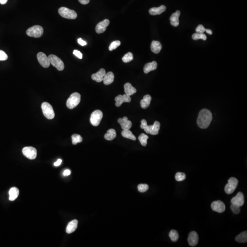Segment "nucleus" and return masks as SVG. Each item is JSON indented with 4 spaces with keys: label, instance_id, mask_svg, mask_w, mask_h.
<instances>
[{
    "label": "nucleus",
    "instance_id": "f257e3e1",
    "mask_svg": "<svg viewBox=\"0 0 247 247\" xmlns=\"http://www.w3.org/2000/svg\"><path fill=\"white\" fill-rule=\"evenodd\" d=\"M212 120L211 113L207 109H203L200 112L197 123L201 129H206L209 127Z\"/></svg>",
    "mask_w": 247,
    "mask_h": 247
},
{
    "label": "nucleus",
    "instance_id": "f03ea898",
    "mask_svg": "<svg viewBox=\"0 0 247 247\" xmlns=\"http://www.w3.org/2000/svg\"><path fill=\"white\" fill-rule=\"evenodd\" d=\"M81 95L78 92H74L71 94L66 102V106L69 109H73L76 107L80 103Z\"/></svg>",
    "mask_w": 247,
    "mask_h": 247
},
{
    "label": "nucleus",
    "instance_id": "7ed1b4c3",
    "mask_svg": "<svg viewBox=\"0 0 247 247\" xmlns=\"http://www.w3.org/2000/svg\"><path fill=\"white\" fill-rule=\"evenodd\" d=\"M59 14L64 18L69 19H75L77 17L76 12L65 7H62L58 10Z\"/></svg>",
    "mask_w": 247,
    "mask_h": 247
},
{
    "label": "nucleus",
    "instance_id": "20e7f679",
    "mask_svg": "<svg viewBox=\"0 0 247 247\" xmlns=\"http://www.w3.org/2000/svg\"><path fill=\"white\" fill-rule=\"evenodd\" d=\"M43 33V29L41 26L39 25H35L30 27L27 30V35L31 37L38 38L42 36Z\"/></svg>",
    "mask_w": 247,
    "mask_h": 247
},
{
    "label": "nucleus",
    "instance_id": "39448f33",
    "mask_svg": "<svg viewBox=\"0 0 247 247\" xmlns=\"http://www.w3.org/2000/svg\"><path fill=\"white\" fill-rule=\"evenodd\" d=\"M43 115L47 119L52 120L54 117V113L52 106L47 102H43L41 105Z\"/></svg>",
    "mask_w": 247,
    "mask_h": 247
},
{
    "label": "nucleus",
    "instance_id": "423d86ee",
    "mask_svg": "<svg viewBox=\"0 0 247 247\" xmlns=\"http://www.w3.org/2000/svg\"><path fill=\"white\" fill-rule=\"evenodd\" d=\"M48 57L51 64L55 67L58 71H62L64 70L65 68L64 64L58 56L54 54H50Z\"/></svg>",
    "mask_w": 247,
    "mask_h": 247
},
{
    "label": "nucleus",
    "instance_id": "0eeeda50",
    "mask_svg": "<svg viewBox=\"0 0 247 247\" xmlns=\"http://www.w3.org/2000/svg\"><path fill=\"white\" fill-rule=\"evenodd\" d=\"M238 184V181L234 177H231L228 180V183L225 187V191L227 194L234 193Z\"/></svg>",
    "mask_w": 247,
    "mask_h": 247
},
{
    "label": "nucleus",
    "instance_id": "6e6552de",
    "mask_svg": "<svg viewBox=\"0 0 247 247\" xmlns=\"http://www.w3.org/2000/svg\"><path fill=\"white\" fill-rule=\"evenodd\" d=\"M103 112L100 110H96L92 114L90 117L91 123L94 126H98L103 118Z\"/></svg>",
    "mask_w": 247,
    "mask_h": 247
},
{
    "label": "nucleus",
    "instance_id": "1a4fd4ad",
    "mask_svg": "<svg viewBox=\"0 0 247 247\" xmlns=\"http://www.w3.org/2000/svg\"><path fill=\"white\" fill-rule=\"evenodd\" d=\"M22 152L23 154L29 159H35L36 158L37 152V150L33 147H25L23 148Z\"/></svg>",
    "mask_w": 247,
    "mask_h": 247
},
{
    "label": "nucleus",
    "instance_id": "9d476101",
    "mask_svg": "<svg viewBox=\"0 0 247 247\" xmlns=\"http://www.w3.org/2000/svg\"><path fill=\"white\" fill-rule=\"evenodd\" d=\"M37 57L39 62L42 66L44 68H48L50 66L51 63L49 57H47L45 54L43 52L38 53Z\"/></svg>",
    "mask_w": 247,
    "mask_h": 247
},
{
    "label": "nucleus",
    "instance_id": "9b49d317",
    "mask_svg": "<svg viewBox=\"0 0 247 247\" xmlns=\"http://www.w3.org/2000/svg\"><path fill=\"white\" fill-rule=\"evenodd\" d=\"M211 208L214 211L221 213L225 211L226 206L223 201L221 200H216L213 201L211 203Z\"/></svg>",
    "mask_w": 247,
    "mask_h": 247
},
{
    "label": "nucleus",
    "instance_id": "f8f14e48",
    "mask_svg": "<svg viewBox=\"0 0 247 247\" xmlns=\"http://www.w3.org/2000/svg\"><path fill=\"white\" fill-rule=\"evenodd\" d=\"M245 203V197L244 194L241 192H238L237 196L231 200V203L234 205L241 207Z\"/></svg>",
    "mask_w": 247,
    "mask_h": 247
},
{
    "label": "nucleus",
    "instance_id": "ddd939ff",
    "mask_svg": "<svg viewBox=\"0 0 247 247\" xmlns=\"http://www.w3.org/2000/svg\"><path fill=\"white\" fill-rule=\"evenodd\" d=\"M115 105L117 107H120L124 103H129L131 101V99L130 96L124 94L123 95H119L115 98Z\"/></svg>",
    "mask_w": 247,
    "mask_h": 247
},
{
    "label": "nucleus",
    "instance_id": "4468645a",
    "mask_svg": "<svg viewBox=\"0 0 247 247\" xmlns=\"http://www.w3.org/2000/svg\"><path fill=\"white\" fill-rule=\"evenodd\" d=\"M199 236L197 233L195 231H192L189 233L188 238V242L189 245L192 247L196 246L198 243Z\"/></svg>",
    "mask_w": 247,
    "mask_h": 247
},
{
    "label": "nucleus",
    "instance_id": "2eb2a0df",
    "mask_svg": "<svg viewBox=\"0 0 247 247\" xmlns=\"http://www.w3.org/2000/svg\"><path fill=\"white\" fill-rule=\"evenodd\" d=\"M110 21L107 19L99 23L95 28L96 33L100 34L105 32L107 27L110 24Z\"/></svg>",
    "mask_w": 247,
    "mask_h": 247
},
{
    "label": "nucleus",
    "instance_id": "dca6fc26",
    "mask_svg": "<svg viewBox=\"0 0 247 247\" xmlns=\"http://www.w3.org/2000/svg\"><path fill=\"white\" fill-rule=\"evenodd\" d=\"M105 74H106L105 70L103 68H102L97 73L92 75V79L97 82H100L103 81V77Z\"/></svg>",
    "mask_w": 247,
    "mask_h": 247
},
{
    "label": "nucleus",
    "instance_id": "f3484780",
    "mask_svg": "<svg viewBox=\"0 0 247 247\" xmlns=\"http://www.w3.org/2000/svg\"><path fill=\"white\" fill-rule=\"evenodd\" d=\"M118 122L123 130L129 129L132 126V122L128 120L127 117H124L123 118H120L118 119Z\"/></svg>",
    "mask_w": 247,
    "mask_h": 247
},
{
    "label": "nucleus",
    "instance_id": "a211bd4d",
    "mask_svg": "<svg viewBox=\"0 0 247 247\" xmlns=\"http://www.w3.org/2000/svg\"><path fill=\"white\" fill-rule=\"evenodd\" d=\"M180 15V11H177L174 13L170 17V23L173 26L175 27L178 26L179 25V17Z\"/></svg>",
    "mask_w": 247,
    "mask_h": 247
},
{
    "label": "nucleus",
    "instance_id": "6ab92c4d",
    "mask_svg": "<svg viewBox=\"0 0 247 247\" xmlns=\"http://www.w3.org/2000/svg\"><path fill=\"white\" fill-rule=\"evenodd\" d=\"M78 223V222L77 220H74L70 222L66 227V233L68 234L73 233L77 228Z\"/></svg>",
    "mask_w": 247,
    "mask_h": 247
},
{
    "label": "nucleus",
    "instance_id": "aec40b11",
    "mask_svg": "<svg viewBox=\"0 0 247 247\" xmlns=\"http://www.w3.org/2000/svg\"><path fill=\"white\" fill-rule=\"evenodd\" d=\"M166 7L164 5H162L159 7H153L151 8L149 12L152 15H157L162 13L166 11Z\"/></svg>",
    "mask_w": 247,
    "mask_h": 247
},
{
    "label": "nucleus",
    "instance_id": "412c9836",
    "mask_svg": "<svg viewBox=\"0 0 247 247\" xmlns=\"http://www.w3.org/2000/svg\"><path fill=\"white\" fill-rule=\"evenodd\" d=\"M158 64L157 62L153 61L152 62L148 63L145 65L144 67V72L145 73L148 74L152 71H154L157 68Z\"/></svg>",
    "mask_w": 247,
    "mask_h": 247
},
{
    "label": "nucleus",
    "instance_id": "4be33fe9",
    "mask_svg": "<svg viewBox=\"0 0 247 247\" xmlns=\"http://www.w3.org/2000/svg\"><path fill=\"white\" fill-rule=\"evenodd\" d=\"M125 92L126 94L130 96L137 92V89L130 83H126L124 85Z\"/></svg>",
    "mask_w": 247,
    "mask_h": 247
},
{
    "label": "nucleus",
    "instance_id": "5701e85b",
    "mask_svg": "<svg viewBox=\"0 0 247 247\" xmlns=\"http://www.w3.org/2000/svg\"><path fill=\"white\" fill-rule=\"evenodd\" d=\"M162 48V45L159 41H152L151 45V49L154 53L159 54Z\"/></svg>",
    "mask_w": 247,
    "mask_h": 247
},
{
    "label": "nucleus",
    "instance_id": "b1692460",
    "mask_svg": "<svg viewBox=\"0 0 247 247\" xmlns=\"http://www.w3.org/2000/svg\"><path fill=\"white\" fill-rule=\"evenodd\" d=\"M114 76L112 72H110L106 73L103 77V83L105 85H109L111 84L114 81Z\"/></svg>",
    "mask_w": 247,
    "mask_h": 247
},
{
    "label": "nucleus",
    "instance_id": "393cba45",
    "mask_svg": "<svg viewBox=\"0 0 247 247\" xmlns=\"http://www.w3.org/2000/svg\"><path fill=\"white\" fill-rule=\"evenodd\" d=\"M19 189L16 187H13L9 191V200L14 201L19 196Z\"/></svg>",
    "mask_w": 247,
    "mask_h": 247
},
{
    "label": "nucleus",
    "instance_id": "a878e982",
    "mask_svg": "<svg viewBox=\"0 0 247 247\" xmlns=\"http://www.w3.org/2000/svg\"><path fill=\"white\" fill-rule=\"evenodd\" d=\"M152 100L151 96L150 95H146L143 97V99L140 101V106L142 109H147L150 104Z\"/></svg>",
    "mask_w": 247,
    "mask_h": 247
},
{
    "label": "nucleus",
    "instance_id": "bb28decb",
    "mask_svg": "<svg viewBox=\"0 0 247 247\" xmlns=\"http://www.w3.org/2000/svg\"><path fill=\"white\" fill-rule=\"evenodd\" d=\"M116 137V132L115 129H110L107 131L104 135V138L108 140H112Z\"/></svg>",
    "mask_w": 247,
    "mask_h": 247
},
{
    "label": "nucleus",
    "instance_id": "cd10ccee",
    "mask_svg": "<svg viewBox=\"0 0 247 247\" xmlns=\"http://www.w3.org/2000/svg\"><path fill=\"white\" fill-rule=\"evenodd\" d=\"M235 240L237 242L240 243H246L247 241V231L242 232L240 234L238 235L235 238Z\"/></svg>",
    "mask_w": 247,
    "mask_h": 247
},
{
    "label": "nucleus",
    "instance_id": "c85d7f7f",
    "mask_svg": "<svg viewBox=\"0 0 247 247\" xmlns=\"http://www.w3.org/2000/svg\"><path fill=\"white\" fill-rule=\"evenodd\" d=\"M160 127V123L158 121H156L154 124L152 125V127L150 134L152 135H158L159 133Z\"/></svg>",
    "mask_w": 247,
    "mask_h": 247
},
{
    "label": "nucleus",
    "instance_id": "c756f323",
    "mask_svg": "<svg viewBox=\"0 0 247 247\" xmlns=\"http://www.w3.org/2000/svg\"><path fill=\"white\" fill-rule=\"evenodd\" d=\"M122 136L126 138L132 140H136V137H135L133 133H132L131 131L129 129H126V130H123L122 132Z\"/></svg>",
    "mask_w": 247,
    "mask_h": 247
},
{
    "label": "nucleus",
    "instance_id": "7c9ffc66",
    "mask_svg": "<svg viewBox=\"0 0 247 247\" xmlns=\"http://www.w3.org/2000/svg\"><path fill=\"white\" fill-rule=\"evenodd\" d=\"M152 125H148L147 124V121L145 120H142L141 121V125H140V128L142 129H144V131L150 134L151 130Z\"/></svg>",
    "mask_w": 247,
    "mask_h": 247
},
{
    "label": "nucleus",
    "instance_id": "2f4dec72",
    "mask_svg": "<svg viewBox=\"0 0 247 247\" xmlns=\"http://www.w3.org/2000/svg\"><path fill=\"white\" fill-rule=\"evenodd\" d=\"M170 239L173 242H176L179 238V235L177 231L175 230H172L169 234Z\"/></svg>",
    "mask_w": 247,
    "mask_h": 247
},
{
    "label": "nucleus",
    "instance_id": "473e14b6",
    "mask_svg": "<svg viewBox=\"0 0 247 247\" xmlns=\"http://www.w3.org/2000/svg\"><path fill=\"white\" fill-rule=\"evenodd\" d=\"M148 137L147 135L142 133L139 137L138 139L141 145L144 146V147H146L147 146V143H148L147 140H148Z\"/></svg>",
    "mask_w": 247,
    "mask_h": 247
},
{
    "label": "nucleus",
    "instance_id": "72a5a7b5",
    "mask_svg": "<svg viewBox=\"0 0 247 247\" xmlns=\"http://www.w3.org/2000/svg\"><path fill=\"white\" fill-rule=\"evenodd\" d=\"M72 141L73 145H77L78 143H80L82 141V138L80 135L78 134H73L72 136Z\"/></svg>",
    "mask_w": 247,
    "mask_h": 247
},
{
    "label": "nucleus",
    "instance_id": "f704fd0d",
    "mask_svg": "<svg viewBox=\"0 0 247 247\" xmlns=\"http://www.w3.org/2000/svg\"><path fill=\"white\" fill-rule=\"evenodd\" d=\"M133 59H134V57H133V54L131 52H128L123 57L122 61L124 62L128 63L131 62L133 60Z\"/></svg>",
    "mask_w": 247,
    "mask_h": 247
},
{
    "label": "nucleus",
    "instance_id": "c9c22d12",
    "mask_svg": "<svg viewBox=\"0 0 247 247\" xmlns=\"http://www.w3.org/2000/svg\"><path fill=\"white\" fill-rule=\"evenodd\" d=\"M192 39L194 40H196L198 39H201L204 40H206L207 39L206 35L203 34H199V33H195L192 36Z\"/></svg>",
    "mask_w": 247,
    "mask_h": 247
},
{
    "label": "nucleus",
    "instance_id": "e433bc0d",
    "mask_svg": "<svg viewBox=\"0 0 247 247\" xmlns=\"http://www.w3.org/2000/svg\"><path fill=\"white\" fill-rule=\"evenodd\" d=\"M121 41L119 40H116L112 42L111 44H110V46L109 47V50L110 51H112L113 50H115L117 47H119L121 45Z\"/></svg>",
    "mask_w": 247,
    "mask_h": 247
},
{
    "label": "nucleus",
    "instance_id": "4c0bfd02",
    "mask_svg": "<svg viewBox=\"0 0 247 247\" xmlns=\"http://www.w3.org/2000/svg\"><path fill=\"white\" fill-rule=\"evenodd\" d=\"M176 180L177 181H182L185 180L186 178V175L185 173H181V172H178L176 174L175 176Z\"/></svg>",
    "mask_w": 247,
    "mask_h": 247
},
{
    "label": "nucleus",
    "instance_id": "58836bf2",
    "mask_svg": "<svg viewBox=\"0 0 247 247\" xmlns=\"http://www.w3.org/2000/svg\"><path fill=\"white\" fill-rule=\"evenodd\" d=\"M139 191L143 193L146 192L149 189V186L147 184H140L138 186Z\"/></svg>",
    "mask_w": 247,
    "mask_h": 247
},
{
    "label": "nucleus",
    "instance_id": "ea45409f",
    "mask_svg": "<svg viewBox=\"0 0 247 247\" xmlns=\"http://www.w3.org/2000/svg\"><path fill=\"white\" fill-rule=\"evenodd\" d=\"M231 209L232 211L236 214H239L240 213V211H241L240 207L233 204L231 205Z\"/></svg>",
    "mask_w": 247,
    "mask_h": 247
},
{
    "label": "nucleus",
    "instance_id": "a19ab883",
    "mask_svg": "<svg viewBox=\"0 0 247 247\" xmlns=\"http://www.w3.org/2000/svg\"><path fill=\"white\" fill-rule=\"evenodd\" d=\"M206 29L202 25L200 24L196 28V33L203 34L206 31Z\"/></svg>",
    "mask_w": 247,
    "mask_h": 247
},
{
    "label": "nucleus",
    "instance_id": "79ce46f5",
    "mask_svg": "<svg viewBox=\"0 0 247 247\" xmlns=\"http://www.w3.org/2000/svg\"><path fill=\"white\" fill-rule=\"evenodd\" d=\"M8 59V55L4 51L0 50V61H6Z\"/></svg>",
    "mask_w": 247,
    "mask_h": 247
},
{
    "label": "nucleus",
    "instance_id": "37998d69",
    "mask_svg": "<svg viewBox=\"0 0 247 247\" xmlns=\"http://www.w3.org/2000/svg\"><path fill=\"white\" fill-rule=\"evenodd\" d=\"M73 54L79 59H82V54L80 51L76 50H74L73 51Z\"/></svg>",
    "mask_w": 247,
    "mask_h": 247
},
{
    "label": "nucleus",
    "instance_id": "c03bdc74",
    "mask_svg": "<svg viewBox=\"0 0 247 247\" xmlns=\"http://www.w3.org/2000/svg\"><path fill=\"white\" fill-rule=\"evenodd\" d=\"M77 41H78V43L82 46H85V45H87V42L84 40H82L81 38L78 39Z\"/></svg>",
    "mask_w": 247,
    "mask_h": 247
},
{
    "label": "nucleus",
    "instance_id": "a18cd8bd",
    "mask_svg": "<svg viewBox=\"0 0 247 247\" xmlns=\"http://www.w3.org/2000/svg\"><path fill=\"white\" fill-rule=\"evenodd\" d=\"M80 3L83 5L88 4L90 0H78Z\"/></svg>",
    "mask_w": 247,
    "mask_h": 247
},
{
    "label": "nucleus",
    "instance_id": "49530a36",
    "mask_svg": "<svg viewBox=\"0 0 247 247\" xmlns=\"http://www.w3.org/2000/svg\"><path fill=\"white\" fill-rule=\"evenodd\" d=\"M71 171L70 170L66 169V170H65L64 172L63 175L64 176L70 175L71 174Z\"/></svg>",
    "mask_w": 247,
    "mask_h": 247
},
{
    "label": "nucleus",
    "instance_id": "de8ad7c7",
    "mask_svg": "<svg viewBox=\"0 0 247 247\" xmlns=\"http://www.w3.org/2000/svg\"><path fill=\"white\" fill-rule=\"evenodd\" d=\"M62 163V160L60 159H58V160H57V161L56 162L54 163V166H60V165Z\"/></svg>",
    "mask_w": 247,
    "mask_h": 247
},
{
    "label": "nucleus",
    "instance_id": "09e8293b",
    "mask_svg": "<svg viewBox=\"0 0 247 247\" xmlns=\"http://www.w3.org/2000/svg\"><path fill=\"white\" fill-rule=\"evenodd\" d=\"M206 32L207 33V34H208L210 35H211L212 34V31L211 29H206Z\"/></svg>",
    "mask_w": 247,
    "mask_h": 247
},
{
    "label": "nucleus",
    "instance_id": "8fccbe9b",
    "mask_svg": "<svg viewBox=\"0 0 247 247\" xmlns=\"http://www.w3.org/2000/svg\"><path fill=\"white\" fill-rule=\"evenodd\" d=\"M8 0H0V4L2 5L5 4L6 3Z\"/></svg>",
    "mask_w": 247,
    "mask_h": 247
}]
</instances>
